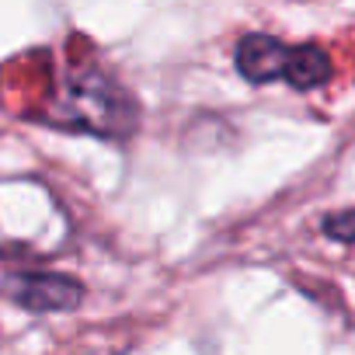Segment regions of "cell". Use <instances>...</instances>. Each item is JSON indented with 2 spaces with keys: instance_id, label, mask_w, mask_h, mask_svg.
Instances as JSON below:
<instances>
[{
  "instance_id": "6da1fadb",
  "label": "cell",
  "mask_w": 355,
  "mask_h": 355,
  "mask_svg": "<svg viewBox=\"0 0 355 355\" xmlns=\"http://www.w3.org/2000/svg\"><path fill=\"white\" fill-rule=\"evenodd\" d=\"M136 101L98 67L70 73L39 122L67 132H91L101 139H125L136 129Z\"/></svg>"
},
{
  "instance_id": "7a4b0ae2",
  "label": "cell",
  "mask_w": 355,
  "mask_h": 355,
  "mask_svg": "<svg viewBox=\"0 0 355 355\" xmlns=\"http://www.w3.org/2000/svg\"><path fill=\"white\" fill-rule=\"evenodd\" d=\"M0 296L35 313H67L84 303V286L56 272H8L0 275Z\"/></svg>"
},
{
  "instance_id": "3957f363",
  "label": "cell",
  "mask_w": 355,
  "mask_h": 355,
  "mask_svg": "<svg viewBox=\"0 0 355 355\" xmlns=\"http://www.w3.org/2000/svg\"><path fill=\"white\" fill-rule=\"evenodd\" d=\"M289 56H293L289 42L268 32H248L234 49V67L248 84H275V80H286Z\"/></svg>"
},
{
  "instance_id": "277c9868",
  "label": "cell",
  "mask_w": 355,
  "mask_h": 355,
  "mask_svg": "<svg viewBox=\"0 0 355 355\" xmlns=\"http://www.w3.org/2000/svg\"><path fill=\"white\" fill-rule=\"evenodd\" d=\"M331 73H334V63H331V56L320 46H313V42L293 46L289 70H286V84L293 91H317V87H324L331 80Z\"/></svg>"
},
{
  "instance_id": "5b68a950",
  "label": "cell",
  "mask_w": 355,
  "mask_h": 355,
  "mask_svg": "<svg viewBox=\"0 0 355 355\" xmlns=\"http://www.w3.org/2000/svg\"><path fill=\"white\" fill-rule=\"evenodd\" d=\"M320 234L338 241V244H355V209H341V213H327L320 220Z\"/></svg>"
}]
</instances>
